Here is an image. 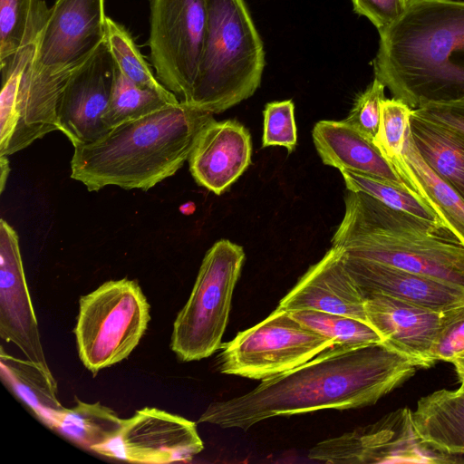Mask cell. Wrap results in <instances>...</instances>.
Wrapping results in <instances>:
<instances>
[{"label": "cell", "mask_w": 464, "mask_h": 464, "mask_svg": "<svg viewBox=\"0 0 464 464\" xmlns=\"http://www.w3.org/2000/svg\"><path fill=\"white\" fill-rule=\"evenodd\" d=\"M413 111L442 128L464 149V99L425 103Z\"/></svg>", "instance_id": "35"}, {"label": "cell", "mask_w": 464, "mask_h": 464, "mask_svg": "<svg viewBox=\"0 0 464 464\" xmlns=\"http://www.w3.org/2000/svg\"><path fill=\"white\" fill-rule=\"evenodd\" d=\"M364 296L368 323L382 336L385 346L409 359L416 367L428 368L436 362L432 347L440 329L441 311L381 293Z\"/></svg>", "instance_id": "16"}, {"label": "cell", "mask_w": 464, "mask_h": 464, "mask_svg": "<svg viewBox=\"0 0 464 464\" xmlns=\"http://www.w3.org/2000/svg\"><path fill=\"white\" fill-rule=\"evenodd\" d=\"M208 27L206 0H150V59L160 83L186 102Z\"/></svg>", "instance_id": "10"}, {"label": "cell", "mask_w": 464, "mask_h": 464, "mask_svg": "<svg viewBox=\"0 0 464 464\" xmlns=\"http://www.w3.org/2000/svg\"><path fill=\"white\" fill-rule=\"evenodd\" d=\"M333 345L334 341L276 307L263 321L222 343L217 365L221 373L263 381L306 362Z\"/></svg>", "instance_id": "9"}, {"label": "cell", "mask_w": 464, "mask_h": 464, "mask_svg": "<svg viewBox=\"0 0 464 464\" xmlns=\"http://www.w3.org/2000/svg\"><path fill=\"white\" fill-rule=\"evenodd\" d=\"M0 169H1V192L4 190L5 181L9 173V162L6 156H0Z\"/></svg>", "instance_id": "38"}, {"label": "cell", "mask_w": 464, "mask_h": 464, "mask_svg": "<svg viewBox=\"0 0 464 464\" xmlns=\"http://www.w3.org/2000/svg\"><path fill=\"white\" fill-rule=\"evenodd\" d=\"M204 50L187 105L221 113L249 98L265 68L262 40L245 0H206Z\"/></svg>", "instance_id": "5"}, {"label": "cell", "mask_w": 464, "mask_h": 464, "mask_svg": "<svg viewBox=\"0 0 464 464\" xmlns=\"http://www.w3.org/2000/svg\"><path fill=\"white\" fill-rule=\"evenodd\" d=\"M464 352V305L441 311L440 329L432 347L435 362H450Z\"/></svg>", "instance_id": "34"}, {"label": "cell", "mask_w": 464, "mask_h": 464, "mask_svg": "<svg viewBox=\"0 0 464 464\" xmlns=\"http://www.w3.org/2000/svg\"><path fill=\"white\" fill-rule=\"evenodd\" d=\"M213 113L182 102L121 123L77 145L71 178L89 191L106 186L148 190L173 176L188 158Z\"/></svg>", "instance_id": "3"}, {"label": "cell", "mask_w": 464, "mask_h": 464, "mask_svg": "<svg viewBox=\"0 0 464 464\" xmlns=\"http://www.w3.org/2000/svg\"><path fill=\"white\" fill-rule=\"evenodd\" d=\"M340 172L348 190L365 193L393 209L443 225L404 185L349 170Z\"/></svg>", "instance_id": "30"}, {"label": "cell", "mask_w": 464, "mask_h": 464, "mask_svg": "<svg viewBox=\"0 0 464 464\" xmlns=\"http://www.w3.org/2000/svg\"><path fill=\"white\" fill-rule=\"evenodd\" d=\"M105 41L117 68L137 85L152 90L170 103L180 102L152 72L130 33L110 17L106 19Z\"/></svg>", "instance_id": "27"}, {"label": "cell", "mask_w": 464, "mask_h": 464, "mask_svg": "<svg viewBox=\"0 0 464 464\" xmlns=\"http://www.w3.org/2000/svg\"><path fill=\"white\" fill-rule=\"evenodd\" d=\"M412 419L422 440L442 451L464 455L463 390L441 389L421 397Z\"/></svg>", "instance_id": "22"}, {"label": "cell", "mask_w": 464, "mask_h": 464, "mask_svg": "<svg viewBox=\"0 0 464 464\" xmlns=\"http://www.w3.org/2000/svg\"><path fill=\"white\" fill-rule=\"evenodd\" d=\"M289 313L305 327L331 339L334 344L357 346L382 343V336L371 324L355 318L314 310Z\"/></svg>", "instance_id": "29"}, {"label": "cell", "mask_w": 464, "mask_h": 464, "mask_svg": "<svg viewBox=\"0 0 464 464\" xmlns=\"http://www.w3.org/2000/svg\"><path fill=\"white\" fill-rule=\"evenodd\" d=\"M308 459L324 463H464V455L442 451L419 435L412 411L400 408L379 420L316 443Z\"/></svg>", "instance_id": "11"}, {"label": "cell", "mask_w": 464, "mask_h": 464, "mask_svg": "<svg viewBox=\"0 0 464 464\" xmlns=\"http://www.w3.org/2000/svg\"><path fill=\"white\" fill-rule=\"evenodd\" d=\"M244 260L243 247L227 239L217 241L206 253L173 324L170 348L180 361H199L220 350Z\"/></svg>", "instance_id": "7"}, {"label": "cell", "mask_w": 464, "mask_h": 464, "mask_svg": "<svg viewBox=\"0 0 464 464\" xmlns=\"http://www.w3.org/2000/svg\"><path fill=\"white\" fill-rule=\"evenodd\" d=\"M150 304L135 280H109L79 299L74 334L79 358L96 374L126 359L139 344Z\"/></svg>", "instance_id": "6"}, {"label": "cell", "mask_w": 464, "mask_h": 464, "mask_svg": "<svg viewBox=\"0 0 464 464\" xmlns=\"http://www.w3.org/2000/svg\"><path fill=\"white\" fill-rule=\"evenodd\" d=\"M49 9L44 0H0V64L38 41Z\"/></svg>", "instance_id": "25"}, {"label": "cell", "mask_w": 464, "mask_h": 464, "mask_svg": "<svg viewBox=\"0 0 464 464\" xmlns=\"http://www.w3.org/2000/svg\"><path fill=\"white\" fill-rule=\"evenodd\" d=\"M170 103L158 92L142 88L127 78L117 68V72L102 121L110 129L156 111Z\"/></svg>", "instance_id": "28"}, {"label": "cell", "mask_w": 464, "mask_h": 464, "mask_svg": "<svg viewBox=\"0 0 464 464\" xmlns=\"http://www.w3.org/2000/svg\"><path fill=\"white\" fill-rule=\"evenodd\" d=\"M385 88L378 79L374 78L366 90L358 95L350 113L344 120L372 142L379 129L382 102L385 99Z\"/></svg>", "instance_id": "33"}, {"label": "cell", "mask_w": 464, "mask_h": 464, "mask_svg": "<svg viewBox=\"0 0 464 464\" xmlns=\"http://www.w3.org/2000/svg\"><path fill=\"white\" fill-rule=\"evenodd\" d=\"M415 369L382 343L334 344L243 395L210 403L198 422L246 430L277 416L370 406L409 380Z\"/></svg>", "instance_id": "1"}, {"label": "cell", "mask_w": 464, "mask_h": 464, "mask_svg": "<svg viewBox=\"0 0 464 464\" xmlns=\"http://www.w3.org/2000/svg\"><path fill=\"white\" fill-rule=\"evenodd\" d=\"M3 378L46 424L50 415L63 408L58 399L57 383L30 361L13 357L1 350Z\"/></svg>", "instance_id": "26"}, {"label": "cell", "mask_w": 464, "mask_h": 464, "mask_svg": "<svg viewBox=\"0 0 464 464\" xmlns=\"http://www.w3.org/2000/svg\"><path fill=\"white\" fill-rule=\"evenodd\" d=\"M343 255L349 274L364 295L381 293L437 311L464 305L462 285Z\"/></svg>", "instance_id": "19"}, {"label": "cell", "mask_w": 464, "mask_h": 464, "mask_svg": "<svg viewBox=\"0 0 464 464\" xmlns=\"http://www.w3.org/2000/svg\"><path fill=\"white\" fill-rule=\"evenodd\" d=\"M0 156L8 157L59 130L57 105L72 72L44 69L36 58V43L0 64Z\"/></svg>", "instance_id": "8"}, {"label": "cell", "mask_w": 464, "mask_h": 464, "mask_svg": "<svg viewBox=\"0 0 464 464\" xmlns=\"http://www.w3.org/2000/svg\"><path fill=\"white\" fill-rule=\"evenodd\" d=\"M451 363L454 365L460 384L459 388L464 391V352L455 357Z\"/></svg>", "instance_id": "37"}, {"label": "cell", "mask_w": 464, "mask_h": 464, "mask_svg": "<svg viewBox=\"0 0 464 464\" xmlns=\"http://www.w3.org/2000/svg\"><path fill=\"white\" fill-rule=\"evenodd\" d=\"M353 11L367 17L378 32L397 21L406 11L409 0H351Z\"/></svg>", "instance_id": "36"}, {"label": "cell", "mask_w": 464, "mask_h": 464, "mask_svg": "<svg viewBox=\"0 0 464 464\" xmlns=\"http://www.w3.org/2000/svg\"><path fill=\"white\" fill-rule=\"evenodd\" d=\"M0 335L49 375L36 315L27 286L16 231L0 221Z\"/></svg>", "instance_id": "15"}, {"label": "cell", "mask_w": 464, "mask_h": 464, "mask_svg": "<svg viewBox=\"0 0 464 464\" xmlns=\"http://www.w3.org/2000/svg\"><path fill=\"white\" fill-rule=\"evenodd\" d=\"M374 78L411 109L464 99V1L409 0L379 31Z\"/></svg>", "instance_id": "2"}, {"label": "cell", "mask_w": 464, "mask_h": 464, "mask_svg": "<svg viewBox=\"0 0 464 464\" xmlns=\"http://www.w3.org/2000/svg\"><path fill=\"white\" fill-rule=\"evenodd\" d=\"M412 111L407 103L393 97L385 98L382 102L381 120L373 144L390 164L403 153Z\"/></svg>", "instance_id": "31"}, {"label": "cell", "mask_w": 464, "mask_h": 464, "mask_svg": "<svg viewBox=\"0 0 464 464\" xmlns=\"http://www.w3.org/2000/svg\"><path fill=\"white\" fill-rule=\"evenodd\" d=\"M332 246L372 260L464 286V244L445 226L393 209L348 190Z\"/></svg>", "instance_id": "4"}, {"label": "cell", "mask_w": 464, "mask_h": 464, "mask_svg": "<svg viewBox=\"0 0 464 464\" xmlns=\"http://www.w3.org/2000/svg\"><path fill=\"white\" fill-rule=\"evenodd\" d=\"M104 0H55L36 42V58L45 70L72 73L105 41Z\"/></svg>", "instance_id": "13"}, {"label": "cell", "mask_w": 464, "mask_h": 464, "mask_svg": "<svg viewBox=\"0 0 464 464\" xmlns=\"http://www.w3.org/2000/svg\"><path fill=\"white\" fill-rule=\"evenodd\" d=\"M365 300L345 266L343 250L332 246L300 277L277 308L286 312L314 310L368 323Z\"/></svg>", "instance_id": "17"}, {"label": "cell", "mask_w": 464, "mask_h": 464, "mask_svg": "<svg viewBox=\"0 0 464 464\" xmlns=\"http://www.w3.org/2000/svg\"><path fill=\"white\" fill-rule=\"evenodd\" d=\"M251 154V137L244 125L215 120L201 132L188 158L189 170L199 186L221 195L247 169Z\"/></svg>", "instance_id": "18"}, {"label": "cell", "mask_w": 464, "mask_h": 464, "mask_svg": "<svg viewBox=\"0 0 464 464\" xmlns=\"http://www.w3.org/2000/svg\"><path fill=\"white\" fill-rule=\"evenodd\" d=\"M123 422L124 419L111 408L100 402L78 400L72 408L54 411L46 424L74 443L92 450L115 438Z\"/></svg>", "instance_id": "23"}, {"label": "cell", "mask_w": 464, "mask_h": 464, "mask_svg": "<svg viewBox=\"0 0 464 464\" xmlns=\"http://www.w3.org/2000/svg\"><path fill=\"white\" fill-rule=\"evenodd\" d=\"M116 63L106 41L70 75L57 105L59 130L73 147L92 142L108 130L102 116L110 102Z\"/></svg>", "instance_id": "14"}, {"label": "cell", "mask_w": 464, "mask_h": 464, "mask_svg": "<svg viewBox=\"0 0 464 464\" xmlns=\"http://www.w3.org/2000/svg\"><path fill=\"white\" fill-rule=\"evenodd\" d=\"M203 449L194 421L145 407L124 419L119 434L92 451L132 463L167 464L188 462Z\"/></svg>", "instance_id": "12"}, {"label": "cell", "mask_w": 464, "mask_h": 464, "mask_svg": "<svg viewBox=\"0 0 464 464\" xmlns=\"http://www.w3.org/2000/svg\"><path fill=\"white\" fill-rule=\"evenodd\" d=\"M312 136L324 164L403 185L373 142L344 120L320 121Z\"/></svg>", "instance_id": "20"}, {"label": "cell", "mask_w": 464, "mask_h": 464, "mask_svg": "<svg viewBox=\"0 0 464 464\" xmlns=\"http://www.w3.org/2000/svg\"><path fill=\"white\" fill-rule=\"evenodd\" d=\"M410 130L426 163L464 200V149L442 128L414 111Z\"/></svg>", "instance_id": "24"}, {"label": "cell", "mask_w": 464, "mask_h": 464, "mask_svg": "<svg viewBox=\"0 0 464 464\" xmlns=\"http://www.w3.org/2000/svg\"><path fill=\"white\" fill-rule=\"evenodd\" d=\"M262 147L282 146L291 153L297 141L295 105L291 100L273 102L263 112Z\"/></svg>", "instance_id": "32"}, {"label": "cell", "mask_w": 464, "mask_h": 464, "mask_svg": "<svg viewBox=\"0 0 464 464\" xmlns=\"http://www.w3.org/2000/svg\"><path fill=\"white\" fill-rule=\"evenodd\" d=\"M391 165L404 187L464 244V200L426 163L414 143L411 130L402 155Z\"/></svg>", "instance_id": "21"}]
</instances>
